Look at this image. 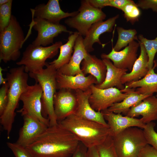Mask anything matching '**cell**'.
<instances>
[{
    "mask_svg": "<svg viewBox=\"0 0 157 157\" xmlns=\"http://www.w3.org/2000/svg\"><path fill=\"white\" fill-rule=\"evenodd\" d=\"M75 16L66 19L65 23L70 27L76 29L79 35L85 36L91 26L98 22L103 21L106 14L101 9L92 6L88 0H82Z\"/></svg>",
    "mask_w": 157,
    "mask_h": 157,
    "instance_id": "ba28073f",
    "label": "cell"
},
{
    "mask_svg": "<svg viewBox=\"0 0 157 157\" xmlns=\"http://www.w3.org/2000/svg\"><path fill=\"white\" fill-rule=\"evenodd\" d=\"M90 4L93 7L101 9L107 6L108 0H88Z\"/></svg>",
    "mask_w": 157,
    "mask_h": 157,
    "instance_id": "ab89813d",
    "label": "cell"
},
{
    "mask_svg": "<svg viewBox=\"0 0 157 157\" xmlns=\"http://www.w3.org/2000/svg\"><path fill=\"white\" fill-rule=\"evenodd\" d=\"M154 66L155 67H157V58L156 60H154Z\"/></svg>",
    "mask_w": 157,
    "mask_h": 157,
    "instance_id": "ee69618b",
    "label": "cell"
},
{
    "mask_svg": "<svg viewBox=\"0 0 157 157\" xmlns=\"http://www.w3.org/2000/svg\"><path fill=\"white\" fill-rule=\"evenodd\" d=\"M155 96H156V97L157 98V92H156V95Z\"/></svg>",
    "mask_w": 157,
    "mask_h": 157,
    "instance_id": "bcb514c9",
    "label": "cell"
},
{
    "mask_svg": "<svg viewBox=\"0 0 157 157\" xmlns=\"http://www.w3.org/2000/svg\"><path fill=\"white\" fill-rule=\"evenodd\" d=\"M83 37L79 35L75 42L73 54L69 62L57 70L60 73L68 76H74L83 74L80 64L88 53L83 43Z\"/></svg>",
    "mask_w": 157,
    "mask_h": 157,
    "instance_id": "44dd1931",
    "label": "cell"
},
{
    "mask_svg": "<svg viewBox=\"0 0 157 157\" xmlns=\"http://www.w3.org/2000/svg\"><path fill=\"white\" fill-rule=\"evenodd\" d=\"M118 39L113 47L115 50L119 51L125 47L134 40H138L137 32L135 29H124L118 26L116 28Z\"/></svg>",
    "mask_w": 157,
    "mask_h": 157,
    "instance_id": "83f0119b",
    "label": "cell"
},
{
    "mask_svg": "<svg viewBox=\"0 0 157 157\" xmlns=\"http://www.w3.org/2000/svg\"><path fill=\"white\" fill-rule=\"evenodd\" d=\"M8 85L7 82L2 85L0 89V116L5 110L8 101Z\"/></svg>",
    "mask_w": 157,
    "mask_h": 157,
    "instance_id": "e575fe53",
    "label": "cell"
},
{
    "mask_svg": "<svg viewBox=\"0 0 157 157\" xmlns=\"http://www.w3.org/2000/svg\"><path fill=\"white\" fill-rule=\"evenodd\" d=\"M13 1L0 6V32L3 31L8 25L11 17Z\"/></svg>",
    "mask_w": 157,
    "mask_h": 157,
    "instance_id": "1f68e13d",
    "label": "cell"
},
{
    "mask_svg": "<svg viewBox=\"0 0 157 157\" xmlns=\"http://www.w3.org/2000/svg\"><path fill=\"white\" fill-rule=\"evenodd\" d=\"M6 76L8 85V101L0 119V123L9 139L16 115L15 110L21 95L28 85V74L25 72L24 66L21 65L11 69Z\"/></svg>",
    "mask_w": 157,
    "mask_h": 157,
    "instance_id": "3957f363",
    "label": "cell"
},
{
    "mask_svg": "<svg viewBox=\"0 0 157 157\" xmlns=\"http://www.w3.org/2000/svg\"><path fill=\"white\" fill-rule=\"evenodd\" d=\"M77 104L75 90L63 88L56 91L53 98V106L58 122L74 114Z\"/></svg>",
    "mask_w": 157,
    "mask_h": 157,
    "instance_id": "7c38bea8",
    "label": "cell"
},
{
    "mask_svg": "<svg viewBox=\"0 0 157 157\" xmlns=\"http://www.w3.org/2000/svg\"><path fill=\"white\" fill-rule=\"evenodd\" d=\"M141 115L145 124L157 120V98L153 95L148 96L138 104L132 107L126 116L135 117Z\"/></svg>",
    "mask_w": 157,
    "mask_h": 157,
    "instance_id": "ffe728a7",
    "label": "cell"
},
{
    "mask_svg": "<svg viewBox=\"0 0 157 157\" xmlns=\"http://www.w3.org/2000/svg\"><path fill=\"white\" fill-rule=\"evenodd\" d=\"M10 0H0V6H1L8 3Z\"/></svg>",
    "mask_w": 157,
    "mask_h": 157,
    "instance_id": "7bdbcfd3",
    "label": "cell"
},
{
    "mask_svg": "<svg viewBox=\"0 0 157 157\" xmlns=\"http://www.w3.org/2000/svg\"><path fill=\"white\" fill-rule=\"evenodd\" d=\"M122 10L127 22L132 25L138 21L141 14L140 10L135 3L127 4Z\"/></svg>",
    "mask_w": 157,
    "mask_h": 157,
    "instance_id": "4dcf8cb0",
    "label": "cell"
},
{
    "mask_svg": "<svg viewBox=\"0 0 157 157\" xmlns=\"http://www.w3.org/2000/svg\"><path fill=\"white\" fill-rule=\"evenodd\" d=\"M6 144L15 157H32L25 148L18 144L16 143L8 142Z\"/></svg>",
    "mask_w": 157,
    "mask_h": 157,
    "instance_id": "836d02e7",
    "label": "cell"
},
{
    "mask_svg": "<svg viewBox=\"0 0 157 157\" xmlns=\"http://www.w3.org/2000/svg\"><path fill=\"white\" fill-rule=\"evenodd\" d=\"M130 157H138V156H132Z\"/></svg>",
    "mask_w": 157,
    "mask_h": 157,
    "instance_id": "f6af8a7d",
    "label": "cell"
},
{
    "mask_svg": "<svg viewBox=\"0 0 157 157\" xmlns=\"http://www.w3.org/2000/svg\"><path fill=\"white\" fill-rule=\"evenodd\" d=\"M58 123L88 148L102 144L109 134L108 126L81 118L74 114Z\"/></svg>",
    "mask_w": 157,
    "mask_h": 157,
    "instance_id": "7a4b0ae2",
    "label": "cell"
},
{
    "mask_svg": "<svg viewBox=\"0 0 157 157\" xmlns=\"http://www.w3.org/2000/svg\"><path fill=\"white\" fill-rule=\"evenodd\" d=\"M155 125L156 124L152 122L146 124L143 131L148 144L157 151V133L154 130Z\"/></svg>",
    "mask_w": 157,
    "mask_h": 157,
    "instance_id": "d6a6232c",
    "label": "cell"
},
{
    "mask_svg": "<svg viewBox=\"0 0 157 157\" xmlns=\"http://www.w3.org/2000/svg\"><path fill=\"white\" fill-rule=\"evenodd\" d=\"M138 157H157V151L150 145L147 144L139 153Z\"/></svg>",
    "mask_w": 157,
    "mask_h": 157,
    "instance_id": "8d00e7d4",
    "label": "cell"
},
{
    "mask_svg": "<svg viewBox=\"0 0 157 157\" xmlns=\"http://www.w3.org/2000/svg\"><path fill=\"white\" fill-rule=\"evenodd\" d=\"M136 4L142 9H151L153 11L157 12V0H139Z\"/></svg>",
    "mask_w": 157,
    "mask_h": 157,
    "instance_id": "d590c367",
    "label": "cell"
},
{
    "mask_svg": "<svg viewBox=\"0 0 157 157\" xmlns=\"http://www.w3.org/2000/svg\"><path fill=\"white\" fill-rule=\"evenodd\" d=\"M80 142L59 123L48 127L25 148L32 157H71Z\"/></svg>",
    "mask_w": 157,
    "mask_h": 157,
    "instance_id": "6da1fadb",
    "label": "cell"
},
{
    "mask_svg": "<svg viewBox=\"0 0 157 157\" xmlns=\"http://www.w3.org/2000/svg\"><path fill=\"white\" fill-rule=\"evenodd\" d=\"M56 82L57 90L66 88L73 90H80L83 91L90 89L92 85L98 83L96 78L90 74L86 76L81 74L70 76L63 74L58 71Z\"/></svg>",
    "mask_w": 157,
    "mask_h": 157,
    "instance_id": "d6986e66",
    "label": "cell"
},
{
    "mask_svg": "<svg viewBox=\"0 0 157 157\" xmlns=\"http://www.w3.org/2000/svg\"><path fill=\"white\" fill-rule=\"evenodd\" d=\"M112 41L111 51L108 54L105 53L101 55L102 59L106 58L112 60L116 67L120 69H126L131 72L133 65L138 58V51L140 47L138 42L134 40L124 49L117 51L115 50Z\"/></svg>",
    "mask_w": 157,
    "mask_h": 157,
    "instance_id": "4fadbf2b",
    "label": "cell"
},
{
    "mask_svg": "<svg viewBox=\"0 0 157 157\" xmlns=\"http://www.w3.org/2000/svg\"><path fill=\"white\" fill-rule=\"evenodd\" d=\"M88 148L80 142L76 150L71 157H88Z\"/></svg>",
    "mask_w": 157,
    "mask_h": 157,
    "instance_id": "f35d334b",
    "label": "cell"
},
{
    "mask_svg": "<svg viewBox=\"0 0 157 157\" xmlns=\"http://www.w3.org/2000/svg\"><path fill=\"white\" fill-rule=\"evenodd\" d=\"M79 35L77 31L70 34L67 42L61 45L60 48V53L58 58L49 63L58 70L63 66L67 63L70 60L74 51L76 40Z\"/></svg>",
    "mask_w": 157,
    "mask_h": 157,
    "instance_id": "4316f807",
    "label": "cell"
},
{
    "mask_svg": "<svg viewBox=\"0 0 157 157\" xmlns=\"http://www.w3.org/2000/svg\"><path fill=\"white\" fill-rule=\"evenodd\" d=\"M138 40L143 44L147 53L149 59L148 67L149 69L154 66V58L157 53V37L153 40H149L141 34L138 36Z\"/></svg>",
    "mask_w": 157,
    "mask_h": 157,
    "instance_id": "f1b7e54d",
    "label": "cell"
},
{
    "mask_svg": "<svg viewBox=\"0 0 157 157\" xmlns=\"http://www.w3.org/2000/svg\"><path fill=\"white\" fill-rule=\"evenodd\" d=\"M113 138L118 157L138 156L148 144L143 130L136 127L128 128Z\"/></svg>",
    "mask_w": 157,
    "mask_h": 157,
    "instance_id": "52a82bcc",
    "label": "cell"
},
{
    "mask_svg": "<svg viewBox=\"0 0 157 157\" xmlns=\"http://www.w3.org/2000/svg\"><path fill=\"white\" fill-rule=\"evenodd\" d=\"M140 48L139 56L134 63L131 71L124 74L121 79L122 84L138 81L144 77L149 69L148 67V57L142 44L138 40Z\"/></svg>",
    "mask_w": 157,
    "mask_h": 157,
    "instance_id": "7402d4cb",
    "label": "cell"
},
{
    "mask_svg": "<svg viewBox=\"0 0 157 157\" xmlns=\"http://www.w3.org/2000/svg\"><path fill=\"white\" fill-rule=\"evenodd\" d=\"M99 157H118L113 144V137L109 135L102 144L96 146Z\"/></svg>",
    "mask_w": 157,
    "mask_h": 157,
    "instance_id": "f546056e",
    "label": "cell"
},
{
    "mask_svg": "<svg viewBox=\"0 0 157 157\" xmlns=\"http://www.w3.org/2000/svg\"><path fill=\"white\" fill-rule=\"evenodd\" d=\"M153 67L149 70L144 77L135 81L125 84L124 89H133L135 93L142 95H151L157 92V74Z\"/></svg>",
    "mask_w": 157,
    "mask_h": 157,
    "instance_id": "603a6c76",
    "label": "cell"
},
{
    "mask_svg": "<svg viewBox=\"0 0 157 157\" xmlns=\"http://www.w3.org/2000/svg\"><path fill=\"white\" fill-rule=\"evenodd\" d=\"M4 70L1 67H0V84L3 85L6 83L7 81L6 78H4L3 76V71Z\"/></svg>",
    "mask_w": 157,
    "mask_h": 157,
    "instance_id": "b9f144b4",
    "label": "cell"
},
{
    "mask_svg": "<svg viewBox=\"0 0 157 157\" xmlns=\"http://www.w3.org/2000/svg\"><path fill=\"white\" fill-rule=\"evenodd\" d=\"M101 112L107 122L110 130L109 135L113 137L128 128L136 127L143 129L146 125L141 118L123 116L121 114L109 112L107 109Z\"/></svg>",
    "mask_w": 157,
    "mask_h": 157,
    "instance_id": "9a60e30c",
    "label": "cell"
},
{
    "mask_svg": "<svg viewBox=\"0 0 157 157\" xmlns=\"http://www.w3.org/2000/svg\"><path fill=\"white\" fill-rule=\"evenodd\" d=\"M23 116V125L16 143L26 148L35 141L48 126L33 116L26 115Z\"/></svg>",
    "mask_w": 157,
    "mask_h": 157,
    "instance_id": "5bb4252c",
    "label": "cell"
},
{
    "mask_svg": "<svg viewBox=\"0 0 157 157\" xmlns=\"http://www.w3.org/2000/svg\"><path fill=\"white\" fill-rule=\"evenodd\" d=\"M123 93L129 92V95L121 102L114 104L107 109L109 112L116 114L122 113L126 115L130 108L141 102L149 95L139 94L135 93L133 89L121 90Z\"/></svg>",
    "mask_w": 157,
    "mask_h": 157,
    "instance_id": "484cf974",
    "label": "cell"
},
{
    "mask_svg": "<svg viewBox=\"0 0 157 157\" xmlns=\"http://www.w3.org/2000/svg\"><path fill=\"white\" fill-rule=\"evenodd\" d=\"M23 30L16 17L12 15L9 24L0 32V61L6 63L19 57L24 42Z\"/></svg>",
    "mask_w": 157,
    "mask_h": 157,
    "instance_id": "5b68a950",
    "label": "cell"
},
{
    "mask_svg": "<svg viewBox=\"0 0 157 157\" xmlns=\"http://www.w3.org/2000/svg\"><path fill=\"white\" fill-rule=\"evenodd\" d=\"M106 66L107 72L105 79L100 85H95L97 88L105 89L116 87L122 90L125 88V86L121 82L122 76L128 70L126 69L118 68L115 66L110 60L108 59H102Z\"/></svg>",
    "mask_w": 157,
    "mask_h": 157,
    "instance_id": "d4e9b609",
    "label": "cell"
},
{
    "mask_svg": "<svg viewBox=\"0 0 157 157\" xmlns=\"http://www.w3.org/2000/svg\"><path fill=\"white\" fill-rule=\"evenodd\" d=\"M62 44V42L60 41L46 47L30 44L26 47L21 59L16 64L19 66H24L25 71L27 73L41 70L47 64L46 60L56 56Z\"/></svg>",
    "mask_w": 157,
    "mask_h": 157,
    "instance_id": "8992f818",
    "label": "cell"
},
{
    "mask_svg": "<svg viewBox=\"0 0 157 157\" xmlns=\"http://www.w3.org/2000/svg\"><path fill=\"white\" fill-rule=\"evenodd\" d=\"M33 27L38 32V35L32 44L36 46L46 47L53 43L54 38L63 32L71 34L73 32L68 30L65 25L55 24L45 19L35 18Z\"/></svg>",
    "mask_w": 157,
    "mask_h": 157,
    "instance_id": "8fae6325",
    "label": "cell"
},
{
    "mask_svg": "<svg viewBox=\"0 0 157 157\" xmlns=\"http://www.w3.org/2000/svg\"><path fill=\"white\" fill-rule=\"evenodd\" d=\"M119 16L117 15L104 21L96 22L91 26L83 40L84 46L88 53L94 51L93 46L95 43L101 45L103 48L104 47L105 44L101 43L100 36L104 33L112 31Z\"/></svg>",
    "mask_w": 157,
    "mask_h": 157,
    "instance_id": "ac0fdd59",
    "label": "cell"
},
{
    "mask_svg": "<svg viewBox=\"0 0 157 157\" xmlns=\"http://www.w3.org/2000/svg\"><path fill=\"white\" fill-rule=\"evenodd\" d=\"M87 153L88 157H99L96 147L88 148Z\"/></svg>",
    "mask_w": 157,
    "mask_h": 157,
    "instance_id": "60d3db41",
    "label": "cell"
},
{
    "mask_svg": "<svg viewBox=\"0 0 157 157\" xmlns=\"http://www.w3.org/2000/svg\"><path fill=\"white\" fill-rule=\"evenodd\" d=\"M42 88L38 83H36L33 85H28L21 96L20 100L22 102L23 106L18 112L22 116L28 115L34 116L49 127V119L44 117L42 114Z\"/></svg>",
    "mask_w": 157,
    "mask_h": 157,
    "instance_id": "9c48e42d",
    "label": "cell"
},
{
    "mask_svg": "<svg viewBox=\"0 0 157 157\" xmlns=\"http://www.w3.org/2000/svg\"><path fill=\"white\" fill-rule=\"evenodd\" d=\"M134 3V1L132 0H108L107 6L122 10L127 4Z\"/></svg>",
    "mask_w": 157,
    "mask_h": 157,
    "instance_id": "74e56055",
    "label": "cell"
},
{
    "mask_svg": "<svg viewBox=\"0 0 157 157\" xmlns=\"http://www.w3.org/2000/svg\"><path fill=\"white\" fill-rule=\"evenodd\" d=\"M57 70L52 65L47 64L46 67L38 72L28 73L41 87L42 94L41 97L42 113L45 118L49 119V126L58 123L55 114L53 98L57 89L56 76Z\"/></svg>",
    "mask_w": 157,
    "mask_h": 157,
    "instance_id": "277c9868",
    "label": "cell"
},
{
    "mask_svg": "<svg viewBox=\"0 0 157 157\" xmlns=\"http://www.w3.org/2000/svg\"><path fill=\"white\" fill-rule=\"evenodd\" d=\"M33 10V16L35 18L45 19L55 24H60L62 19L74 16L78 11L65 12L61 9L58 0H49L46 4L37 6Z\"/></svg>",
    "mask_w": 157,
    "mask_h": 157,
    "instance_id": "e0dca14e",
    "label": "cell"
},
{
    "mask_svg": "<svg viewBox=\"0 0 157 157\" xmlns=\"http://www.w3.org/2000/svg\"><path fill=\"white\" fill-rule=\"evenodd\" d=\"M81 64V69L84 75L89 74L94 76L98 83L96 85L103 82L106 76L107 68L102 59L89 53L87 57L82 61Z\"/></svg>",
    "mask_w": 157,
    "mask_h": 157,
    "instance_id": "cb8c5ba5",
    "label": "cell"
},
{
    "mask_svg": "<svg viewBox=\"0 0 157 157\" xmlns=\"http://www.w3.org/2000/svg\"><path fill=\"white\" fill-rule=\"evenodd\" d=\"M90 88L91 94L89 102L92 108L97 111L108 109L114 104L121 101L129 94V92H122L115 87L101 89L92 84Z\"/></svg>",
    "mask_w": 157,
    "mask_h": 157,
    "instance_id": "30bf717a",
    "label": "cell"
},
{
    "mask_svg": "<svg viewBox=\"0 0 157 157\" xmlns=\"http://www.w3.org/2000/svg\"><path fill=\"white\" fill-rule=\"evenodd\" d=\"M75 90L78 104L74 114L81 118L108 126L102 112L94 110L90 104L89 98L91 94L90 88L85 91L80 90Z\"/></svg>",
    "mask_w": 157,
    "mask_h": 157,
    "instance_id": "2e32d148",
    "label": "cell"
}]
</instances>
